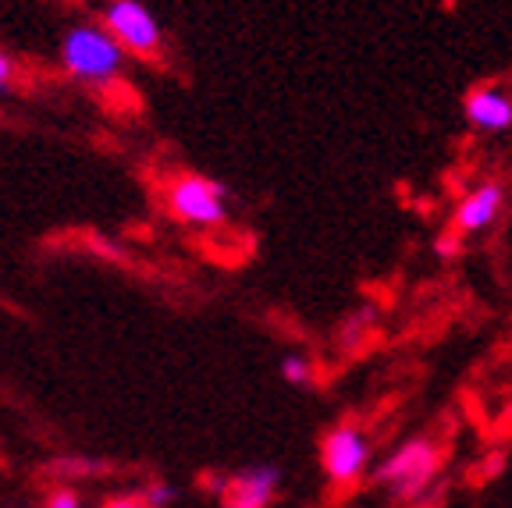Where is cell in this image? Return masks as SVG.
Listing matches in <instances>:
<instances>
[{
	"mask_svg": "<svg viewBox=\"0 0 512 508\" xmlns=\"http://www.w3.org/2000/svg\"><path fill=\"white\" fill-rule=\"evenodd\" d=\"M125 50L104 25L79 22L61 36V68L86 86H107L125 68Z\"/></svg>",
	"mask_w": 512,
	"mask_h": 508,
	"instance_id": "obj_1",
	"label": "cell"
},
{
	"mask_svg": "<svg viewBox=\"0 0 512 508\" xmlns=\"http://www.w3.org/2000/svg\"><path fill=\"white\" fill-rule=\"evenodd\" d=\"M438 466L441 452L431 437H409L406 445H399L374 469V484L392 494L395 501H416L434 484Z\"/></svg>",
	"mask_w": 512,
	"mask_h": 508,
	"instance_id": "obj_2",
	"label": "cell"
},
{
	"mask_svg": "<svg viewBox=\"0 0 512 508\" xmlns=\"http://www.w3.org/2000/svg\"><path fill=\"white\" fill-rule=\"evenodd\" d=\"M370 455H374V445L360 423H338L320 441V466L335 487L360 484L370 466Z\"/></svg>",
	"mask_w": 512,
	"mask_h": 508,
	"instance_id": "obj_3",
	"label": "cell"
},
{
	"mask_svg": "<svg viewBox=\"0 0 512 508\" xmlns=\"http://www.w3.org/2000/svg\"><path fill=\"white\" fill-rule=\"evenodd\" d=\"M224 199H228V189L214 178L178 175L168 189V210L192 228H217V224L228 221Z\"/></svg>",
	"mask_w": 512,
	"mask_h": 508,
	"instance_id": "obj_4",
	"label": "cell"
},
{
	"mask_svg": "<svg viewBox=\"0 0 512 508\" xmlns=\"http://www.w3.org/2000/svg\"><path fill=\"white\" fill-rule=\"evenodd\" d=\"M104 29L121 43L125 54L153 57L160 50V22L143 0H111L104 8Z\"/></svg>",
	"mask_w": 512,
	"mask_h": 508,
	"instance_id": "obj_5",
	"label": "cell"
},
{
	"mask_svg": "<svg viewBox=\"0 0 512 508\" xmlns=\"http://www.w3.org/2000/svg\"><path fill=\"white\" fill-rule=\"evenodd\" d=\"M281 484V469L271 462H256L232 477H217L210 491L221 494V508H271Z\"/></svg>",
	"mask_w": 512,
	"mask_h": 508,
	"instance_id": "obj_6",
	"label": "cell"
},
{
	"mask_svg": "<svg viewBox=\"0 0 512 508\" xmlns=\"http://www.w3.org/2000/svg\"><path fill=\"white\" fill-rule=\"evenodd\" d=\"M505 207V189L498 182H480L477 189H470L459 199L456 214H452V231L459 235H473V231H484L498 221Z\"/></svg>",
	"mask_w": 512,
	"mask_h": 508,
	"instance_id": "obj_7",
	"label": "cell"
},
{
	"mask_svg": "<svg viewBox=\"0 0 512 508\" xmlns=\"http://www.w3.org/2000/svg\"><path fill=\"white\" fill-rule=\"evenodd\" d=\"M463 114L477 132H509L512 128V96L498 86H477L466 93Z\"/></svg>",
	"mask_w": 512,
	"mask_h": 508,
	"instance_id": "obj_8",
	"label": "cell"
},
{
	"mask_svg": "<svg viewBox=\"0 0 512 508\" xmlns=\"http://www.w3.org/2000/svg\"><path fill=\"white\" fill-rule=\"evenodd\" d=\"M281 377H285V384L306 388V384H313V363L306 356H299V352H288L281 359Z\"/></svg>",
	"mask_w": 512,
	"mask_h": 508,
	"instance_id": "obj_9",
	"label": "cell"
},
{
	"mask_svg": "<svg viewBox=\"0 0 512 508\" xmlns=\"http://www.w3.org/2000/svg\"><path fill=\"white\" fill-rule=\"evenodd\" d=\"M367 327H374V310H370V306H363V310H356L349 320H345L338 334H342L345 345H360L363 334H367Z\"/></svg>",
	"mask_w": 512,
	"mask_h": 508,
	"instance_id": "obj_10",
	"label": "cell"
},
{
	"mask_svg": "<svg viewBox=\"0 0 512 508\" xmlns=\"http://www.w3.org/2000/svg\"><path fill=\"white\" fill-rule=\"evenodd\" d=\"M139 498H143L150 508H168L171 501L178 498V491L171 484H164V480H153V484H146V491L139 494Z\"/></svg>",
	"mask_w": 512,
	"mask_h": 508,
	"instance_id": "obj_11",
	"label": "cell"
},
{
	"mask_svg": "<svg viewBox=\"0 0 512 508\" xmlns=\"http://www.w3.org/2000/svg\"><path fill=\"white\" fill-rule=\"evenodd\" d=\"M15 75H18L15 61H11V57L0 50V96L11 93V86H15Z\"/></svg>",
	"mask_w": 512,
	"mask_h": 508,
	"instance_id": "obj_12",
	"label": "cell"
},
{
	"mask_svg": "<svg viewBox=\"0 0 512 508\" xmlns=\"http://www.w3.org/2000/svg\"><path fill=\"white\" fill-rule=\"evenodd\" d=\"M47 508H82V501L72 487H61V491H54L47 498Z\"/></svg>",
	"mask_w": 512,
	"mask_h": 508,
	"instance_id": "obj_13",
	"label": "cell"
},
{
	"mask_svg": "<svg viewBox=\"0 0 512 508\" xmlns=\"http://www.w3.org/2000/svg\"><path fill=\"white\" fill-rule=\"evenodd\" d=\"M104 508H150L139 494H121V498L104 501Z\"/></svg>",
	"mask_w": 512,
	"mask_h": 508,
	"instance_id": "obj_14",
	"label": "cell"
},
{
	"mask_svg": "<svg viewBox=\"0 0 512 508\" xmlns=\"http://www.w3.org/2000/svg\"><path fill=\"white\" fill-rule=\"evenodd\" d=\"M434 249H438V256H456L459 253V235L452 231V235H445V239L434 242Z\"/></svg>",
	"mask_w": 512,
	"mask_h": 508,
	"instance_id": "obj_15",
	"label": "cell"
}]
</instances>
